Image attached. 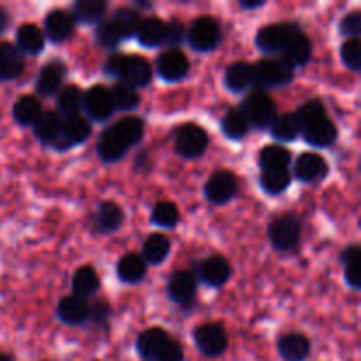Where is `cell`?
<instances>
[{"label": "cell", "instance_id": "obj_1", "mask_svg": "<svg viewBox=\"0 0 361 361\" xmlns=\"http://www.w3.org/2000/svg\"><path fill=\"white\" fill-rule=\"evenodd\" d=\"M145 136V122L140 116H126L113 123L97 141V155L102 162H118Z\"/></svg>", "mask_w": 361, "mask_h": 361}, {"label": "cell", "instance_id": "obj_2", "mask_svg": "<svg viewBox=\"0 0 361 361\" xmlns=\"http://www.w3.org/2000/svg\"><path fill=\"white\" fill-rule=\"evenodd\" d=\"M254 80L252 87L256 90H267V88L286 87L295 80V67L289 66L282 59H264L252 66Z\"/></svg>", "mask_w": 361, "mask_h": 361}, {"label": "cell", "instance_id": "obj_3", "mask_svg": "<svg viewBox=\"0 0 361 361\" xmlns=\"http://www.w3.org/2000/svg\"><path fill=\"white\" fill-rule=\"evenodd\" d=\"M238 109L243 113L250 127H256V129L261 130L270 129L274 120L277 118V108H275L274 99L263 90L250 92L243 99L242 106Z\"/></svg>", "mask_w": 361, "mask_h": 361}, {"label": "cell", "instance_id": "obj_4", "mask_svg": "<svg viewBox=\"0 0 361 361\" xmlns=\"http://www.w3.org/2000/svg\"><path fill=\"white\" fill-rule=\"evenodd\" d=\"M268 236H270V242L275 250L288 252V250H293L298 245L300 236H302V226H300V221L295 215H279L270 222Z\"/></svg>", "mask_w": 361, "mask_h": 361}, {"label": "cell", "instance_id": "obj_5", "mask_svg": "<svg viewBox=\"0 0 361 361\" xmlns=\"http://www.w3.org/2000/svg\"><path fill=\"white\" fill-rule=\"evenodd\" d=\"M300 30L296 23H271L259 28L256 35V44L267 55H277L286 49L293 35Z\"/></svg>", "mask_w": 361, "mask_h": 361}, {"label": "cell", "instance_id": "obj_6", "mask_svg": "<svg viewBox=\"0 0 361 361\" xmlns=\"http://www.w3.org/2000/svg\"><path fill=\"white\" fill-rule=\"evenodd\" d=\"M208 148V134L197 123H183L175 134L176 154L185 159H197Z\"/></svg>", "mask_w": 361, "mask_h": 361}, {"label": "cell", "instance_id": "obj_7", "mask_svg": "<svg viewBox=\"0 0 361 361\" xmlns=\"http://www.w3.org/2000/svg\"><path fill=\"white\" fill-rule=\"evenodd\" d=\"M192 338L207 358H217L228 348V334L221 323L200 324L192 331Z\"/></svg>", "mask_w": 361, "mask_h": 361}, {"label": "cell", "instance_id": "obj_8", "mask_svg": "<svg viewBox=\"0 0 361 361\" xmlns=\"http://www.w3.org/2000/svg\"><path fill=\"white\" fill-rule=\"evenodd\" d=\"M221 27L217 21L210 16H201L192 21L189 28V44L190 48L200 53L214 51L221 42Z\"/></svg>", "mask_w": 361, "mask_h": 361}, {"label": "cell", "instance_id": "obj_9", "mask_svg": "<svg viewBox=\"0 0 361 361\" xmlns=\"http://www.w3.org/2000/svg\"><path fill=\"white\" fill-rule=\"evenodd\" d=\"M238 194V180L231 171H215L204 183V196L214 204H226Z\"/></svg>", "mask_w": 361, "mask_h": 361}, {"label": "cell", "instance_id": "obj_10", "mask_svg": "<svg viewBox=\"0 0 361 361\" xmlns=\"http://www.w3.org/2000/svg\"><path fill=\"white\" fill-rule=\"evenodd\" d=\"M92 127L87 120L81 115L78 116H67L62 120V127H60V133L56 141L53 143V148L63 152L69 150V148L78 147V145L85 143V141L90 137Z\"/></svg>", "mask_w": 361, "mask_h": 361}, {"label": "cell", "instance_id": "obj_11", "mask_svg": "<svg viewBox=\"0 0 361 361\" xmlns=\"http://www.w3.org/2000/svg\"><path fill=\"white\" fill-rule=\"evenodd\" d=\"M120 83L129 85L130 88L147 87L152 80V67L147 59L141 55H126L122 62V69L118 74Z\"/></svg>", "mask_w": 361, "mask_h": 361}, {"label": "cell", "instance_id": "obj_12", "mask_svg": "<svg viewBox=\"0 0 361 361\" xmlns=\"http://www.w3.org/2000/svg\"><path fill=\"white\" fill-rule=\"evenodd\" d=\"M83 109L95 122H106V120L111 118L113 113H115V106H113L111 94H109L108 88L101 87V85L92 87L85 94Z\"/></svg>", "mask_w": 361, "mask_h": 361}, {"label": "cell", "instance_id": "obj_13", "mask_svg": "<svg viewBox=\"0 0 361 361\" xmlns=\"http://www.w3.org/2000/svg\"><path fill=\"white\" fill-rule=\"evenodd\" d=\"M157 73L168 83H176L189 74V59L180 49H166L157 59Z\"/></svg>", "mask_w": 361, "mask_h": 361}, {"label": "cell", "instance_id": "obj_14", "mask_svg": "<svg viewBox=\"0 0 361 361\" xmlns=\"http://www.w3.org/2000/svg\"><path fill=\"white\" fill-rule=\"evenodd\" d=\"M330 173V166L324 161L323 155L314 154V152H305L300 155L295 162V175L300 182L316 183L324 180Z\"/></svg>", "mask_w": 361, "mask_h": 361}, {"label": "cell", "instance_id": "obj_15", "mask_svg": "<svg viewBox=\"0 0 361 361\" xmlns=\"http://www.w3.org/2000/svg\"><path fill=\"white\" fill-rule=\"evenodd\" d=\"M66 74L67 67L62 60H51V62L44 63L39 71L37 80H35V92L41 97H51L60 90Z\"/></svg>", "mask_w": 361, "mask_h": 361}, {"label": "cell", "instance_id": "obj_16", "mask_svg": "<svg viewBox=\"0 0 361 361\" xmlns=\"http://www.w3.org/2000/svg\"><path fill=\"white\" fill-rule=\"evenodd\" d=\"M197 281L190 271H175L168 281V296L171 302L189 307L196 300Z\"/></svg>", "mask_w": 361, "mask_h": 361}, {"label": "cell", "instance_id": "obj_17", "mask_svg": "<svg viewBox=\"0 0 361 361\" xmlns=\"http://www.w3.org/2000/svg\"><path fill=\"white\" fill-rule=\"evenodd\" d=\"M197 275L210 288H221L231 277V267L226 257L210 256L197 264Z\"/></svg>", "mask_w": 361, "mask_h": 361}, {"label": "cell", "instance_id": "obj_18", "mask_svg": "<svg viewBox=\"0 0 361 361\" xmlns=\"http://www.w3.org/2000/svg\"><path fill=\"white\" fill-rule=\"evenodd\" d=\"M74 25L76 23H74L71 13L62 9H55L51 13H48V16H46L44 32L42 34L51 42L60 44V42H66L73 35Z\"/></svg>", "mask_w": 361, "mask_h": 361}, {"label": "cell", "instance_id": "obj_19", "mask_svg": "<svg viewBox=\"0 0 361 361\" xmlns=\"http://www.w3.org/2000/svg\"><path fill=\"white\" fill-rule=\"evenodd\" d=\"M303 137H305L307 143L310 147H317V148H328L337 141L338 130L335 127V123L331 122L328 116L324 118L317 120V122L309 123L302 129Z\"/></svg>", "mask_w": 361, "mask_h": 361}, {"label": "cell", "instance_id": "obj_20", "mask_svg": "<svg viewBox=\"0 0 361 361\" xmlns=\"http://www.w3.org/2000/svg\"><path fill=\"white\" fill-rule=\"evenodd\" d=\"M169 341H171V337H169L168 331H164L162 328H150L137 337L136 349L143 360L155 361Z\"/></svg>", "mask_w": 361, "mask_h": 361}, {"label": "cell", "instance_id": "obj_21", "mask_svg": "<svg viewBox=\"0 0 361 361\" xmlns=\"http://www.w3.org/2000/svg\"><path fill=\"white\" fill-rule=\"evenodd\" d=\"M25 71V56L11 42H0V81H11Z\"/></svg>", "mask_w": 361, "mask_h": 361}, {"label": "cell", "instance_id": "obj_22", "mask_svg": "<svg viewBox=\"0 0 361 361\" xmlns=\"http://www.w3.org/2000/svg\"><path fill=\"white\" fill-rule=\"evenodd\" d=\"M88 314H90V305L87 303V300H81L78 296H66L60 300L59 307H56L59 319L71 326H78V324L88 321Z\"/></svg>", "mask_w": 361, "mask_h": 361}, {"label": "cell", "instance_id": "obj_23", "mask_svg": "<svg viewBox=\"0 0 361 361\" xmlns=\"http://www.w3.org/2000/svg\"><path fill=\"white\" fill-rule=\"evenodd\" d=\"M277 349L286 361H305L310 355V341L302 334H286L279 338Z\"/></svg>", "mask_w": 361, "mask_h": 361}, {"label": "cell", "instance_id": "obj_24", "mask_svg": "<svg viewBox=\"0 0 361 361\" xmlns=\"http://www.w3.org/2000/svg\"><path fill=\"white\" fill-rule=\"evenodd\" d=\"M310 56H312V44H310V39L302 30H298L293 35L289 44L281 53V59L286 60L291 67L305 66L310 60Z\"/></svg>", "mask_w": 361, "mask_h": 361}, {"label": "cell", "instance_id": "obj_25", "mask_svg": "<svg viewBox=\"0 0 361 361\" xmlns=\"http://www.w3.org/2000/svg\"><path fill=\"white\" fill-rule=\"evenodd\" d=\"M46 37L41 28L34 23H25L16 32V48L27 55H37L44 49Z\"/></svg>", "mask_w": 361, "mask_h": 361}, {"label": "cell", "instance_id": "obj_26", "mask_svg": "<svg viewBox=\"0 0 361 361\" xmlns=\"http://www.w3.org/2000/svg\"><path fill=\"white\" fill-rule=\"evenodd\" d=\"M116 275L123 284H137L147 275V263L140 254L129 252L116 264Z\"/></svg>", "mask_w": 361, "mask_h": 361}, {"label": "cell", "instance_id": "obj_27", "mask_svg": "<svg viewBox=\"0 0 361 361\" xmlns=\"http://www.w3.org/2000/svg\"><path fill=\"white\" fill-rule=\"evenodd\" d=\"M62 116L59 111H42L39 115V118L35 120L34 134L41 143L51 145L56 141L60 133V127H62Z\"/></svg>", "mask_w": 361, "mask_h": 361}, {"label": "cell", "instance_id": "obj_28", "mask_svg": "<svg viewBox=\"0 0 361 361\" xmlns=\"http://www.w3.org/2000/svg\"><path fill=\"white\" fill-rule=\"evenodd\" d=\"M254 73L252 63L247 62H235L226 69L224 73V83L231 92H245L252 87Z\"/></svg>", "mask_w": 361, "mask_h": 361}, {"label": "cell", "instance_id": "obj_29", "mask_svg": "<svg viewBox=\"0 0 361 361\" xmlns=\"http://www.w3.org/2000/svg\"><path fill=\"white\" fill-rule=\"evenodd\" d=\"M123 212L113 201H104L99 204L97 214H95V229L99 233H115L122 226Z\"/></svg>", "mask_w": 361, "mask_h": 361}, {"label": "cell", "instance_id": "obj_30", "mask_svg": "<svg viewBox=\"0 0 361 361\" xmlns=\"http://www.w3.org/2000/svg\"><path fill=\"white\" fill-rule=\"evenodd\" d=\"M169 250H171V242L166 235H161V233H155V235H150L143 243V261L147 264H161L168 259Z\"/></svg>", "mask_w": 361, "mask_h": 361}, {"label": "cell", "instance_id": "obj_31", "mask_svg": "<svg viewBox=\"0 0 361 361\" xmlns=\"http://www.w3.org/2000/svg\"><path fill=\"white\" fill-rule=\"evenodd\" d=\"M101 281H99L97 271L92 267H81L74 271L73 277V296L81 300H87L97 293Z\"/></svg>", "mask_w": 361, "mask_h": 361}, {"label": "cell", "instance_id": "obj_32", "mask_svg": "<svg viewBox=\"0 0 361 361\" xmlns=\"http://www.w3.org/2000/svg\"><path fill=\"white\" fill-rule=\"evenodd\" d=\"M41 113V102L34 95H21L13 106V118L21 127L34 126Z\"/></svg>", "mask_w": 361, "mask_h": 361}, {"label": "cell", "instance_id": "obj_33", "mask_svg": "<svg viewBox=\"0 0 361 361\" xmlns=\"http://www.w3.org/2000/svg\"><path fill=\"white\" fill-rule=\"evenodd\" d=\"M164 21L159 20V18H147L137 27L136 37L140 44L145 46V48H157V46L164 44Z\"/></svg>", "mask_w": 361, "mask_h": 361}, {"label": "cell", "instance_id": "obj_34", "mask_svg": "<svg viewBox=\"0 0 361 361\" xmlns=\"http://www.w3.org/2000/svg\"><path fill=\"white\" fill-rule=\"evenodd\" d=\"M106 14V4L102 0H78L73 6L74 23L80 21L83 25H95L101 23Z\"/></svg>", "mask_w": 361, "mask_h": 361}, {"label": "cell", "instance_id": "obj_35", "mask_svg": "<svg viewBox=\"0 0 361 361\" xmlns=\"http://www.w3.org/2000/svg\"><path fill=\"white\" fill-rule=\"evenodd\" d=\"M109 23L113 25V28L116 30V34L120 35V39H130L136 35L137 27L141 23L140 13L136 9H130V7H120L115 11V14L111 16Z\"/></svg>", "mask_w": 361, "mask_h": 361}, {"label": "cell", "instance_id": "obj_36", "mask_svg": "<svg viewBox=\"0 0 361 361\" xmlns=\"http://www.w3.org/2000/svg\"><path fill=\"white\" fill-rule=\"evenodd\" d=\"M270 134L275 141L289 143V141H295L302 134V126H300L295 113L277 115V118L270 126Z\"/></svg>", "mask_w": 361, "mask_h": 361}, {"label": "cell", "instance_id": "obj_37", "mask_svg": "<svg viewBox=\"0 0 361 361\" xmlns=\"http://www.w3.org/2000/svg\"><path fill=\"white\" fill-rule=\"evenodd\" d=\"M83 101L85 92L81 90L80 87H74V85L66 87L59 94V99H56L60 116H62V118H67V116H78L81 109H83Z\"/></svg>", "mask_w": 361, "mask_h": 361}, {"label": "cell", "instance_id": "obj_38", "mask_svg": "<svg viewBox=\"0 0 361 361\" xmlns=\"http://www.w3.org/2000/svg\"><path fill=\"white\" fill-rule=\"evenodd\" d=\"M291 164V152L281 145H268L259 152L261 171L268 169H288Z\"/></svg>", "mask_w": 361, "mask_h": 361}, {"label": "cell", "instance_id": "obj_39", "mask_svg": "<svg viewBox=\"0 0 361 361\" xmlns=\"http://www.w3.org/2000/svg\"><path fill=\"white\" fill-rule=\"evenodd\" d=\"M342 264H344V277L349 288L360 291L361 289V261H360V247L351 245L344 249L341 256Z\"/></svg>", "mask_w": 361, "mask_h": 361}, {"label": "cell", "instance_id": "obj_40", "mask_svg": "<svg viewBox=\"0 0 361 361\" xmlns=\"http://www.w3.org/2000/svg\"><path fill=\"white\" fill-rule=\"evenodd\" d=\"M222 133L226 137L233 141H242L249 134L250 126L240 109H229L221 122Z\"/></svg>", "mask_w": 361, "mask_h": 361}, {"label": "cell", "instance_id": "obj_41", "mask_svg": "<svg viewBox=\"0 0 361 361\" xmlns=\"http://www.w3.org/2000/svg\"><path fill=\"white\" fill-rule=\"evenodd\" d=\"M259 183L263 190L270 196H279L291 185V173L289 169H268L261 171Z\"/></svg>", "mask_w": 361, "mask_h": 361}, {"label": "cell", "instance_id": "obj_42", "mask_svg": "<svg viewBox=\"0 0 361 361\" xmlns=\"http://www.w3.org/2000/svg\"><path fill=\"white\" fill-rule=\"evenodd\" d=\"M109 94H111L115 111L116 109H120V111H133V109H136L140 106V95H137V92L126 83H120L118 81L109 90Z\"/></svg>", "mask_w": 361, "mask_h": 361}, {"label": "cell", "instance_id": "obj_43", "mask_svg": "<svg viewBox=\"0 0 361 361\" xmlns=\"http://www.w3.org/2000/svg\"><path fill=\"white\" fill-rule=\"evenodd\" d=\"M152 222L159 228H164V229H173L180 221V212L176 208L175 203L171 201H161L154 207L152 210Z\"/></svg>", "mask_w": 361, "mask_h": 361}, {"label": "cell", "instance_id": "obj_44", "mask_svg": "<svg viewBox=\"0 0 361 361\" xmlns=\"http://www.w3.org/2000/svg\"><path fill=\"white\" fill-rule=\"evenodd\" d=\"M295 115H296V118H298L302 129L305 126H309V123L317 122V120L328 116L326 115V108H324V104H323V101H321V99H310V101L303 102V104L300 106L298 109H296Z\"/></svg>", "mask_w": 361, "mask_h": 361}, {"label": "cell", "instance_id": "obj_45", "mask_svg": "<svg viewBox=\"0 0 361 361\" xmlns=\"http://www.w3.org/2000/svg\"><path fill=\"white\" fill-rule=\"evenodd\" d=\"M341 56L342 62L348 69L351 71H360L361 69V44L360 39H348V41L342 44L341 48Z\"/></svg>", "mask_w": 361, "mask_h": 361}, {"label": "cell", "instance_id": "obj_46", "mask_svg": "<svg viewBox=\"0 0 361 361\" xmlns=\"http://www.w3.org/2000/svg\"><path fill=\"white\" fill-rule=\"evenodd\" d=\"M95 39H97V42L101 46H104V48H115V46H118L120 42H122V39H120V35L116 34V30L113 28V25L108 21H101V23L97 25V30H95Z\"/></svg>", "mask_w": 361, "mask_h": 361}, {"label": "cell", "instance_id": "obj_47", "mask_svg": "<svg viewBox=\"0 0 361 361\" xmlns=\"http://www.w3.org/2000/svg\"><path fill=\"white\" fill-rule=\"evenodd\" d=\"M183 39H185V27H183L182 21L171 20L169 23H166L164 44L171 46L169 49H178V46L182 44Z\"/></svg>", "mask_w": 361, "mask_h": 361}, {"label": "cell", "instance_id": "obj_48", "mask_svg": "<svg viewBox=\"0 0 361 361\" xmlns=\"http://www.w3.org/2000/svg\"><path fill=\"white\" fill-rule=\"evenodd\" d=\"M361 32V13L360 11H353V13L345 14L341 21V34L348 35V39L358 37Z\"/></svg>", "mask_w": 361, "mask_h": 361}, {"label": "cell", "instance_id": "obj_49", "mask_svg": "<svg viewBox=\"0 0 361 361\" xmlns=\"http://www.w3.org/2000/svg\"><path fill=\"white\" fill-rule=\"evenodd\" d=\"M183 358H185V355H183L182 345L175 341H169L155 361H183Z\"/></svg>", "mask_w": 361, "mask_h": 361}, {"label": "cell", "instance_id": "obj_50", "mask_svg": "<svg viewBox=\"0 0 361 361\" xmlns=\"http://www.w3.org/2000/svg\"><path fill=\"white\" fill-rule=\"evenodd\" d=\"M111 316V307L106 302H95L94 307H90V314H88V319L94 321L95 324H104L106 321Z\"/></svg>", "mask_w": 361, "mask_h": 361}, {"label": "cell", "instance_id": "obj_51", "mask_svg": "<svg viewBox=\"0 0 361 361\" xmlns=\"http://www.w3.org/2000/svg\"><path fill=\"white\" fill-rule=\"evenodd\" d=\"M11 18H9V13H7L6 9H4L2 6H0V34H2L4 30L7 28V25H9Z\"/></svg>", "mask_w": 361, "mask_h": 361}, {"label": "cell", "instance_id": "obj_52", "mask_svg": "<svg viewBox=\"0 0 361 361\" xmlns=\"http://www.w3.org/2000/svg\"><path fill=\"white\" fill-rule=\"evenodd\" d=\"M264 0H257V2H240V7H242V9H257V7H263L264 6Z\"/></svg>", "mask_w": 361, "mask_h": 361}, {"label": "cell", "instance_id": "obj_53", "mask_svg": "<svg viewBox=\"0 0 361 361\" xmlns=\"http://www.w3.org/2000/svg\"><path fill=\"white\" fill-rule=\"evenodd\" d=\"M0 361H14V358L11 355H0Z\"/></svg>", "mask_w": 361, "mask_h": 361}, {"label": "cell", "instance_id": "obj_54", "mask_svg": "<svg viewBox=\"0 0 361 361\" xmlns=\"http://www.w3.org/2000/svg\"><path fill=\"white\" fill-rule=\"evenodd\" d=\"M137 7H147V9H150L152 4H147V2H136Z\"/></svg>", "mask_w": 361, "mask_h": 361}]
</instances>
